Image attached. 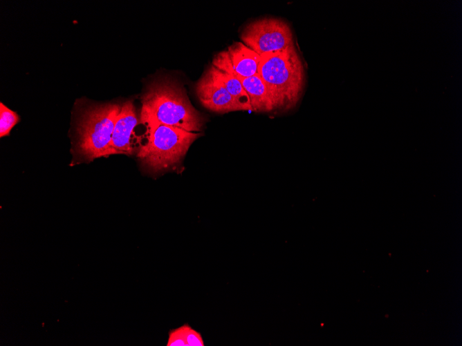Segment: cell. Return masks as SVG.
<instances>
[{"mask_svg": "<svg viewBox=\"0 0 462 346\" xmlns=\"http://www.w3.org/2000/svg\"><path fill=\"white\" fill-rule=\"evenodd\" d=\"M140 121L144 124H162L200 133L206 117L190 102L185 89L171 77L151 81L142 96Z\"/></svg>", "mask_w": 462, "mask_h": 346, "instance_id": "6da1fadb", "label": "cell"}, {"mask_svg": "<svg viewBox=\"0 0 462 346\" xmlns=\"http://www.w3.org/2000/svg\"><path fill=\"white\" fill-rule=\"evenodd\" d=\"M258 74L270 93L276 113L287 112L296 106L303 90L304 70L294 44L262 55Z\"/></svg>", "mask_w": 462, "mask_h": 346, "instance_id": "7a4b0ae2", "label": "cell"}, {"mask_svg": "<svg viewBox=\"0 0 462 346\" xmlns=\"http://www.w3.org/2000/svg\"><path fill=\"white\" fill-rule=\"evenodd\" d=\"M146 126L147 142L140 146L137 157L145 169L154 173L179 164L192 143L201 135L162 124Z\"/></svg>", "mask_w": 462, "mask_h": 346, "instance_id": "3957f363", "label": "cell"}, {"mask_svg": "<svg viewBox=\"0 0 462 346\" xmlns=\"http://www.w3.org/2000/svg\"><path fill=\"white\" fill-rule=\"evenodd\" d=\"M121 104H96L86 108L79 117L75 148L87 161L114 155L111 141Z\"/></svg>", "mask_w": 462, "mask_h": 346, "instance_id": "277c9868", "label": "cell"}, {"mask_svg": "<svg viewBox=\"0 0 462 346\" xmlns=\"http://www.w3.org/2000/svg\"><path fill=\"white\" fill-rule=\"evenodd\" d=\"M240 39L260 56L281 50L293 44L289 25L275 17H263L249 22L241 30Z\"/></svg>", "mask_w": 462, "mask_h": 346, "instance_id": "5b68a950", "label": "cell"}, {"mask_svg": "<svg viewBox=\"0 0 462 346\" xmlns=\"http://www.w3.org/2000/svg\"><path fill=\"white\" fill-rule=\"evenodd\" d=\"M261 56L241 41H235L227 50L217 53L212 65L230 74L248 77L258 73Z\"/></svg>", "mask_w": 462, "mask_h": 346, "instance_id": "8992f818", "label": "cell"}, {"mask_svg": "<svg viewBox=\"0 0 462 346\" xmlns=\"http://www.w3.org/2000/svg\"><path fill=\"white\" fill-rule=\"evenodd\" d=\"M195 92L200 103L214 113L223 114L243 110L221 81L207 68L196 82Z\"/></svg>", "mask_w": 462, "mask_h": 346, "instance_id": "52a82bcc", "label": "cell"}, {"mask_svg": "<svg viewBox=\"0 0 462 346\" xmlns=\"http://www.w3.org/2000/svg\"><path fill=\"white\" fill-rule=\"evenodd\" d=\"M138 122L133 101L128 100L122 103L111 141V147L114 154L131 155L133 153L132 135Z\"/></svg>", "mask_w": 462, "mask_h": 346, "instance_id": "ba28073f", "label": "cell"}, {"mask_svg": "<svg viewBox=\"0 0 462 346\" xmlns=\"http://www.w3.org/2000/svg\"><path fill=\"white\" fill-rule=\"evenodd\" d=\"M235 75L241 82L249 96L252 110L257 113H276L270 93L259 75L248 77Z\"/></svg>", "mask_w": 462, "mask_h": 346, "instance_id": "9c48e42d", "label": "cell"}, {"mask_svg": "<svg viewBox=\"0 0 462 346\" xmlns=\"http://www.w3.org/2000/svg\"><path fill=\"white\" fill-rule=\"evenodd\" d=\"M207 69L221 81L228 93L242 107L243 110L253 111L249 96L241 81L235 75L222 71L212 64L209 66Z\"/></svg>", "mask_w": 462, "mask_h": 346, "instance_id": "30bf717a", "label": "cell"}, {"mask_svg": "<svg viewBox=\"0 0 462 346\" xmlns=\"http://www.w3.org/2000/svg\"><path fill=\"white\" fill-rule=\"evenodd\" d=\"M19 117L17 113L8 108L2 102L0 104V137L8 135L12 128L17 124Z\"/></svg>", "mask_w": 462, "mask_h": 346, "instance_id": "8fae6325", "label": "cell"}, {"mask_svg": "<svg viewBox=\"0 0 462 346\" xmlns=\"http://www.w3.org/2000/svg\"><path fill=\"white\" fill-rule=\"evenodd\" d=\"M192 327L188 323L169 331L167 346H188V337Z\"/></svg>", "mask_w": 462, "mask_h": 346, "instance_id": "7c38bea8", "label": "cell"}]
</instances>
